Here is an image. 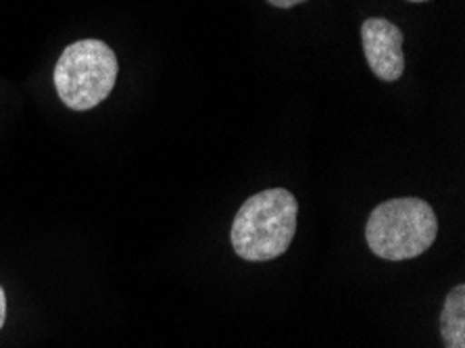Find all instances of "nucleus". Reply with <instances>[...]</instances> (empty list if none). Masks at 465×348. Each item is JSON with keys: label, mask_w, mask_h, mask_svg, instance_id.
I'll return each mask as SVG.
<instances>
[{"label": "nucleus", "mask_w": 465, "mask_h": 348, "mask_svg": "<svg viewBox=\"0 0 465 348\" xmlns=\"http://www.w3.org/2000/svg\"><path fill=\"white\" fill-rule=\"evenodd\" d=\"M411 3H426V0H411Z\"/></svg>", "instance_id": "8"}, {"label": "nucleus", "mask_w": 465, "mask_h": 348, "mask_svg": "<svg viewBox=\"0 0 465 348\" xmlns=\"http://www.w3.org/2000/svg\"><path fill=\"white\" fill-rule=\"evenodd\" d=\"M267 3L278 6V9H292V6L305 3V0H267Z\"/></svg>", "instance_id": "6"}, {"label": "nucleus", "mask_w": 465, "mask_h": 348, "mask_svg": "<svg viewBox=\"0 0 465 348\" xmlns=\"http://www.w3.org/2000/svg\"><path fill=\"white\" fill-rule=\"evenodd\" d=\"M439 234L436 213L415 196L391 198L371 211L365 225L370 251L386 261H407L424 254Z\"/></svg>", "instance_id": "2"}, {"label": "nucleus", "mask_w": 465, "mask_h": 348, "mask_svg": "<svg viewBox=\"0 0 465 348\" xmlns=\"http://www.w3.org/2000/svg\"><path fill=\"white\" fill-rule=\"evenodd\" d=\"M361 42L368 65L384 82H397L405 71L403 32L389 19L371 17L363 21Z\"/></svg>", "instance_id": "4"}, {"label": "nucleus", "mask_w": 465, "mask_h": 348, "mask_svg": "<svg viewBox=\"0 0 465 348\" xmlns=\"http://www.w3.org/2000/svg\"><path fill=\"white\" fill-rule=\"evenodd\" d=\"M5 319H6V296H5L3 286H0V328L5 325Z\"/></svg>", "instance_id": "7"}, {"label": "nucleus", "mask_w": 465, "mask_h": 348, "mask_svg": "<svg viewBox=\"0 0 465 348\" xmlns=\"http://www.w3.org/2000/svg\"><path fill=\"white\" fill-rule=\"evenodd\" d=\"M440 333L445 348H465V286L460 283L445 298L440 313Z\"/></svg>", "instance_id": "5"}, {"label": "nucleus", "mask_w": 465, "mask_h": 348, "mask_svg": "<svg viewBox=\"0 0 465 348\" xmlns=\"http://www.w3.org/2000/svg\"><path fill=\"white\" fill-rule=\"evenodd\" d=\"M117 69V56L109 45L80 40L63 51L54 67V86L69 109L88 111L111 94Z\"/></svg>", "instance_id": "3"}, {"label": "nucleus", "mask_w": 465, "mask_h": 348, "mask_svg": "<svg viewBox=\"0 0 465 348\" xmlns=\"http://www.w3.org/2000/svg\"><path fill=\"white\" fill-rule=\"evenodd\" d=\"M299 203L286 188L246 198L232 224V248L244 261H272L284 254L297 232Z\"/></svg>", "instance_id": "1"}]
</instances>
